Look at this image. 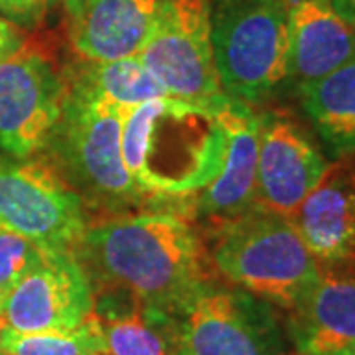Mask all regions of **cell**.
Instances as JSON below:
<instances>
[{
    "label": "cell",
    "mask_w": 355,
    "mask_h": 355,
    "mask_svg": "<svg viewBox=\"0 0 355 355\" xmlns=\"http://www.w3.org/2000/svg\"><path fill=\"white\" fill-rule=\"evenodd\" d=\"M318 137L340 158H355V60L298 87Z\"/></svg>",
    "instance_id": "cell-18"
},
{
    "label": "cell",
    "mask_w": 355,
    "mask_h": 355,
    "mask_svg": "<svg viewBox=\"0 0 355 355\" xmlns=\"http://www.w3.org/2000/svg\"><path fill=\"white\" fill-rule=\"evenodd\" d=\"M76 254L93 294H125L178 318L214 282L198 231L166 211L121 216L89 227Z\"/></svg>",
    "instance_id": "cell-1"
},
{
    "label": "cell",
    "mask_w": 355,
    "mask_h": 355,
    "mask_svg": "<svg viewBox=\"0 0 355 355\" xmlns=\"http://www.w3.org/2000/svg\"><path fill=\"white\" fill-rule=\"evenodd\" d=\"M69 81L119 109H132L142 103L170 97L137 55L113 62L83 60L71 71Z\"/></svg>",
    "instance_id": "cell-19"
},
{
    "label": "cell",
    "mask_w": 355,
    "mask_h": 355,
    "mask_svg": "<svg viewBox=\"0 0 355 355\" xmlns=\"http://www.w3.org/2000/svg\"><path fill=\"white\" fill-rule=\"evenodd\" d=\"M64 113L50 144L62 168H55L81 196L99 205L132 207L146 196L137 188L123 158V123L119 109L67 81Z\"/></svg>",
    "instance_id": "cell-4"
},
{
    "label": "cell",
    "mask_w": 355,
    "mask_h": 355,
    "mask_svg": "<svg viewBox=\"0 0 355 355\" xmlns=\"http://www.w3.org/2000/svg\"><path fill=\"white\" fill-rule=\"evenodd\" d=\"M184 355H282L272 306L237 286L205 284L180 316Z\"/></svg>",
    "instance_id": "cell-9"
},
{
    "label": "cell",
    "mask_w": 355,
    "mask_h": 355,
    "mask_svg": "<svg viewBox=\"0 0 355 355\" xmlns=\"http://www.w3.org/2000/svg\"><path fill=\"white\" fill-rule=\"evenodd\" d=\"M105 355H182L180 318L125 294H95Z\"/></svg>",
    "instance_id": "cell-17"
},
{
    "label": "cell",
    "mask_w": 355,
    "mask_h": 355,
    "mask_svg": "<svg viewBox=\"0 0 355 355\" xmlns=\"http://www.w3.org/2000/svg\"><path fill=\"white\" fill-rule=\"evenodd\" d=\"M331 4L349 24L355 26V0H331Z\"/></svg>",
    "instance_id": "cell-24"
},
{
    "label": "cell",
    "mask_w": 355,
    "mask_h": 355,
    "mask_svg": "<svg viewBox=\"0 0 355 355\" xmlns=\"http://www.w3.org/2000/svg\"><path fill=\"white\" fill-rule=\"evenodd\" d=\"M4 355H105L101 324L95 314L73 330L20 331L2 328Z\"/></svg>",
    "instance_id": "cell-20"
},
{
    "label": "cell",
    "mask_w": 355,
    "mask_h": 355,
    "mask_svg": "<svg viewBox=\"0 0 355 355\" xmlns=\"http://www.w3.org/2000/svg\"><path fill=\"white\" fill-rule=\"evenodd\" d=\"M50 0H0V16L18 28H34L42 22Z\"/></svg>",
    "instance_id": "cell-22"
},
{
    "label": "cell",
    "mask_w": 355,
    "mask_h": 355,
    "mask_svg": "<svg viewBox=\"0 0 355 355\" xmlns=\"http://www.w3.org/2000/svg\"><path fill=\"white\" fill-rule=\"evenodd\" d=\"M221 111L174 97L128 109L123 158L137 188L150 198H190L221 170L227 132Z\"/></svg>",
    "instance_id": "cell-2"
},
{
    "label": "cell",
    "mask_w": 355,
    "mask_h": 355,
    "mask_svg": "<svg viewBox=\"0 0 355 355\" xmlns=\"http://www.w3.org/2000/svg\"><path fill=\"white\" fill-rule=\"evenodd\" d=\"M211 40L229 99L253 107L288 79L286 0H211Z\"/></svg>",
    "instance_id": "cell-5"
},
{
    "label": "cell",
    "mask_w": 355,
    "mask_h": 355,
    "mask_svg": "<svg viewBox=\"0 0 355 355\" xmlns=\"http://www.w3.org/2000/svg\"><path fill=\"white\" fill-rule=\"evenodd\" d=\"M334 355H355V349H347V352H340V354H334Z\"/></svg>",
    "instance_id": "cell-25"
},
{
    "label": "cell",
    "mask_w": 355,
    "mask_h": 355,
    "mask_svg": "<svg viewBox=\"0 0 355 355\" xmlns=\"http://www.w3.org/2000/svg\"><path fill=\"white\" fill-rule=\"evenodd\" d=\"M330 168L304 127L282 109L259 114L254 207L291 219Z\"/></svg>",
    "instance_id": "cell-11"
},
{
    "label": "cell",
    "mask_w": 355,
    "mask_h": 355,
    "mask_svg": "<svg viewBox=\"0 0 355 355\" xmlns=\"http://www.w3.org/2000/svg\"><path fill=\"white\" fill-rule=\"evenodd\" d=\"M288 334L298 355H334L355 349V272L322 270L291 310Z\"/></svg>",
    "instance_id": "cell-16"
},
{
    "label": "cell",
    "mask_w": 355,
    "mask_h": 355,
    "mask_svg": "<svg viewBox=\"0 0 355 355\" xmlns=\"http://www.w3.org/2000/svg\"><path fill=\"white\" fill-rule=\"evenodd\" d=\"M48 253L34 241L0 225V298Z\"/></svg>",
    "instance_id": "cell-21"
},
{
    "label": "cell",
    "mask_w": 355,
    "mask_h": 355,
    "mask_svg": "<svg viewBox=\"0 0 355 355\" xmlns=\"http://www.w3.org/2000/svg\"><path fill=\"white\" fill-rule=\"evenodd\" d=\"M219 116L227 132L223 164L214 182L193 193L200 216L216 229L254 207L259 156V114L253 107L231 99Z\"/></svg>",
    "instance_id": "cell-13"
},
{
    "label": "cell",
    "mask_w": 355,
    "mask_h": 355,
    "mask_svg": "<svg viewBox=\"0 0 355 355\" xmlns=\"http://www.w3.org/2000/svg\"><path fill=\"white\" fill-rule=\"evenodd\" d=\"M0 225L46 251H73L87 233L83 200L44 160L0 156Z\"/></svg>",
    "instance_id": "cell-7"
},
{
    "label": "cell",
    "mask_w": 355,
    "mask_h": 355,
    "mask_svg": "<svg viewBox=\"0 0 355 355\" xmlns=\"http://www.w3.org/2000/svg\"><path fill=\"white\" fill-rule=\"evenodd\" d=\"M322 270L355 272V158H340L291 217Z\"/></svg>",
    "instance_id": "cell-12"
},
{
    "label": "cell",
    "mask_w": 355,
    "mask_h": 355,
    "mask_svg": "<svg viewBox=\"0 0 355 355\" xmlns=\"http://www.w3.org/2000/svg\"><path fill=\"white\" fill-rule=\"evenodd\" d=\"M0 355H4V352H2V326H0Z\"/></svg>",
    "instance_id": "cell-26"
},
{
    "label": "cell",
    "mask_w": 355,
    "mask_h": 355,
    "mask_svg": "<svg viewBox=\"0 0 355 355\" xmlns=\"http://www.w3.org/2000/svg\"><path fill=\"white\" fill-rule=\"evenodd\" d=\"M67 38L81 60L137 55L150 32L158 0H64Z\"/></svg>",
    "instance_id": "cell-14"
},
{
    "label": "cell",
    "mask_w": 355,
    "mask_h": 355,
    "mask_svg": "<svg viewBox=\"0 0 355 355\" xmlns=\"http://www.w3.org/2000/svg\"><path fill=\"white\" fill-rule=\"evenodd\" d=\"M137 58L174 99L211 111L231 101L217 77L211 0H158Z\"/></svg>",
    "instance_id": "cell-6"
},
{
    "label": "cell",
    "mask_w": 355,
    "mask_h": 355,
    "mask_svg": "<svg viewBox=\"0 0 355 355\" xmlns=\"http://www.w3.org/2000/svg\"><path fill=\"white\" fill-rule=\"evenodd\" d=\"M211 263L231 286L288 312L322 277L292 219L257 207L217 227Z\"/></svg>",
    "instance_id": "cell-3"
},
{
    "label": "cell",
    "mask_w": 355,
    "mask_h": 355,
    "mask_svg": "<svg viewBox=\"0 0 355 355\" xmlns=\"http://www.w3.org/2000/svg\"><path fill=\"white\" fill-rule=\"evenodd\" d=\"M93 310V286L77 254L48 251L0 298V326L20 334L73 330Z\"/></svg>",
    "instance_id": "cell-10"
},
{
    "label": "cell",
    "mask_w": 355,
    "mask_h": 355,
    "mask_svg": "<svg viewBox=\"0 0 355 355\" xmlns=\"http://www.w3.org/2000/svg\"><path fill=\"white\" fill-rule=\"evenodd\" d=\"M65 77L32 42L0 62V150L32 158L50 144L64 113Z\"/></svg>",
    "instance_id": "cell-8"
},
{
    "label": "cell",
    "mask_w": 355,
    "mask_h": 355,
    "mask_svg": "<svg viewBox=\"0 0 355 355\" xmlns=\"http://www.w3.org/2000/svg\"><path fill=\"white\" fill-rule=\"evenodd\" d=\"M182 355H184V354H182Z\"/></svg>",
    "instance_id": "cell-27"
},
{
    "label": "cell",
    "mask_w": 355,
    "mask_h": 355,
    "mask_svg": "<svg viewBox=\"0 0 355 355\" xmlns=\"http://www.w3.org/2000/svg\"><path fill=\"white\" fill-rule=\"evenodd\" d=\"M288 79L298 87L355 60V26L331 0H286Z\"/></svg>",
    "instance_id": "cell-15"
},
{
    "label": "cell",
    "mask_w": 355,
    "mask_h": 355,
    "mask_svg": "<svg viewBox=\"0 0 355 355\" xmlns=\"http://www.w3.org/2000/svg\"><path fill=\"white\" fill-rule=\"evenodd\" d=\"M24 34L16 24L0 16V62L10 58L14 51H18L24 46Z\"/></svg>",
    "instance_id": "cell-23"
}]
</instances>
